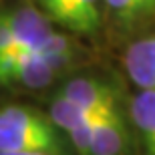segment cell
<instances>
[{
	"label": "cell",
	"instance_id": "11",
	"mask_svg": "<svg viewBox=\"0 0 155 155\" xmlns=\"http://www.w3.org/2000/svg\"><path fill=\"white\" fill-rule=\"evenodd\" d=\"M38 4L45 10V14L51 16V20L58 22V16H61V10H63V0H38Z\"/></svg>",
	"mask_w": 155,
	"mask_h": 155
},
{
	"label": "cell",
	"instance_id": "10",
	"mask_svg": "<svg viewBox=\"0 0 155 155\" xmlns=\"http://www.w3.org/2000/svg\"><path fill=\"white\" fill-rule=\"evenodd\" d=\"M16 48H18V45H16V38H14V32H12L8 14L2 12L0 14V57L10 51H16Z\"/></svg>",
	"mask_w": 155,
	"mask_h": 155
},
{
	"label": "cell",
	"instance_id": "9",
	"mask_svg": "<svg viewBox=\"0 0 155 155\" xmlns=\"http://www.w3.org/2000/svg\"><path fill=\"white\" fill-rule=\"evenodd\" d=\"M115 18L123 24H133L155 14V0H103Z\"/></svg>",
	"mask_w": 155,
	"mask_h": 155
},
{
	"label": "cell",
	"instance_id": "2",
	"mask_svg": "<svg viewBox=\"0 0 155 155\" xmlns=\"http://www.w3.org/2000/svg\"><path fill=\"white\" fill-rule=\"evenodd\" d=\"M6 14H8V20H10L18 48L35 51L36 46L52 32L51 16L42 14L38 8H35L30 4L16 6Z\"/></svg>",
	"mask_w": 155,
	"mask_h": 155
},
{
	"label": "cell",
	"instance_id": "12",
	"mask_svg": "<svg viewBox=\"0 0 155 155\" xmlns=\"http://www.w3.org/2000/svg\"><path fill=\"white\" fill-rule=\"evenodd\" d=\"M0 155H57V153H46V151H16V153H0Z\"/></svg>",
	"mask_w": 155,
	"mask_h": 155
},
{
	"label": "cell",
	"instance_id": "1",
	"mask_svg": "<svg viewBox=\"0 0 155 155\" xmlns=\"http://www.w3.org/2000/svg\"><path fill=\"white\" fill-rule=\"evenodd\" d=\"M16 151H46L61 153L57 125L22 105H8L0 109V153Z\"/></svg>",
	"mask_w": 155,
	"mask_h": 155
},
{
	"label": "cell",
	"instance_id": "6",
	"mask_svg": "<svg viewBox=\"0 0 155 155\" xmlns=\"http://www.w3.org/2000/svg\"><path fill=\"white\" fill-rule=\"evenodd\" d=\"M129 113L139 131L145 155H155V89H141L131 99Z\"/></svg>",
	"mask_w": 155,
	"mask_h": 155
},
{
	"label": "cell",
	"instance_id": "4",
	"mask_svg": "<svg viewBox=\"0 0 155 155\" xmlns=\"http://www.w3.org/2000/svg\"><path fill=\"white\" fill-rule=\"evenodd\" d=\"M127 141H129V133L121 113L119 111L105 113L93 123L89 155H123Z\"/></svg>",
	"mask_w": 155,
	"mask_h": 155
},
{
	"label": "cell",
	"instance_id": "3",
	"mask_svg": "<svg viewBox=\"0 0 155 155\" xmlns=\"http://www.w3.org/2000/svg\"><path fill=\"white\" fill-rule=\"evenodd\" d=\"M61 93L64 97L73 99L93 111H99V113L119 111L115 89L99 79H91V77L89 79H73L64 85Z\"/></svg>",
	"mask_w": 155,
	"mask_h": 155
},
{
	"label": "cell",
	"instance_id": "5",
	"mask_svg": "<svg viewBox=\"0 0 155 155\" xmlns=\"http://www.w3.org/2000/svg\"><path fill=\"white\" fill-rule=\"evenodd\" d=\"M125 67L139 89H155V36L135 40L129 46Z\"/></svg>",
	"mask_w": 155,
	"mask_h": 155
},
{
	"label": "cell",
	"instance_id": "7",
	"mask_svg": "<svg viewBox=\"0 0 155 155\" xmlns=\"http://www.w3.org/2000/svg\"><path fill=\"white\" fill-rule=\"evenodd\" d=\"M101 0H63L58 24L79 35H91L101 24Z\"/></svg>",
	"mask_w": 155,
	"mask_h": 155
},
{
	"label": "cell",
	"instance_id": "8",
	"mask_svg": "<svg viewBox=\"0 0 155 155\" xmlns=\"http://www.w3.org/2000/svg\"><path fill=\"white\" fill-rule=\"evenodd\" d=\"M113 113V111H111ZM101 115L105 113H99V111H93L85 105L77 103L73 99L64 97L63 93H58L57 97L52 99L51 103V109H48V117L51 121L57 125V129H63V131H73L77 127H83L91 121L99 119Z\"/></svg>",
	"mask_w": 155,
	"mask_h": 155
}]
</instances>
